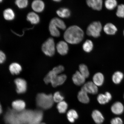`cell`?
Instances as JSON below:
<instances>
[{
	"label": "cell",
	"instance_id": "obj_1",
	"mask_svg": "<svg viewBox=\"0 0 124 124\" xmlns=\"http://www.w3.org/2000/svg\"><path fill=\"white\" fill-rule=\"evenodd\" d=\"M84 36V32L81 28L77 25H72L67 29L63 35V38L66 42L77 44L81 42Z\"/></svg>",
	"mask_w": 124,
	"mask_h": 124
},
{
	"label": "cell",
	"instance_id": "obj_2",
	"mask_svg": "<svg viewBox=\"0 0 124 124\" xmlns=\"http://www.w3.org/2000/svg\"><path fill=\"white\" fill-rule=\"evenodd\" d=\"M54 102L53 95L52 94H46L44 93H40L37 95V106L42 109H47L51 108L53 106Z\"/></svg>",
	"mask_w": 124,
	"mask_h": 124
},
{
	"label": "cell",
	"instance_id": "obj_3",
	"mask_svg": "<svg viewBox=\"0 0 124 124\" xmlns=\"http://www.w3.org/2000/svg\"><path fill=\"white\" fill-rule=\"evenodd\" d=\"M66 26L64 21L60 18H53L49 23V29L50 34L53 37H59L60 35L59 29L64 30L66 29Z\"/></svg>",
	"mask_w": 124,
	"mask_h": 124
},
{
	"label": "cell",
	"instance_id": "obj_4",
	"mask_svg": "<svg viewBox=\"0 0 124 124\" xmlns=\"http://www.w3.org/2000/svg\"><path fill=\"white\" fill-rule=\"evenodd\" d=\"M56 46L54 39L49 38L43 43L41 49L45 55L52 57L55 54Z\"/></svg>",
	"mask_w": 124,
	"mask_h": 124
},
{
	"label": "cell",
	"instance_id": "obj_5",
	"mask_svg": "<svg viewBox=\"0 0 124 124\" xmlns=\"http://www.w3.org/2000/svg\"><path fill=\"white\" fill-rule=\"evenodd\" d=\"M102 29V24L100 22H93L88 26L86 33L89 36L97 38L100 36Z\"/></svg>",
	"mask_w": 124,
	"mask_h": 124
},
{
	"label": "cell",
	"instance_id": "obj_6",
	"mask_svg": "<svg viewBox=\"0 0 124 124\" xmlns=\"http://www.w3.org/2000/svg\"><path fill=\"white\" fill-rule=\"evenodd\" d=\"M18 113L12 108H8L4 117L5 123L7 124H22L18 118Z\"/></svg>",
	"mask_w": 124,
	"mask_h": 124
},
{
	"label": "cell",
	"instance_id": "obj_7",
	"mask_svg": "<svg viewBox=\"0 0 124 124\" xmlns=\"http://www.w3.org/2000/svg\"><path fill=\"white\" fill-rule=\"evenodd\" d=\"M34 111L31 109H24L18 113V117L22 124H29L33 118Z\"/></svg>",
	"mask_w": 124,
	"mask_h": 124
},
{
	"label": "cell",
	"instance_id": "obj_8",
	"mask_svg": "<svg viewBox=\"0 0 124 124\" xmlns=\"http://www.w3.org/2000/svg\"><path fill=\"white\" fill-rule=\"evenodd\" d=\"M16 86V91L18 94H23L25 93L27 90V84L26 80L21 78H17L15 80Z\"/></svg>",
	"mask_w": 124,
	"mask_h": 124
},
{
	"label": "cell",
	"instance_id": "obj_9",
	"mask_svg": "<svg viewBox=\"0 0 124 124\" xmlns=\"http://www.w3.org/2000/svg\"><path fill=\"white\" fill-rule=\"evenodd\" d=\"M56 49L60 55H65L68 54L69 50L68 43L66 41H59L56 46Z\"/></svg>",
	"mask_w": 124,
	"mask_h": 124
},
{
	"label": "cell",
	"instance_id": "obj_10",
	"mask_svg": "<svg viewBox=\"0 0 124 124\" xmlns=\"http://www.w3.org/2000/svg\"><path fill=\"white\" fill-rule=\"evenodd\" d=\"M82 89L84 90L86 92L89 93L95 94L98 92V88L93 82L89 81L85 84Z\"/></svg>",
	"mask_w": 124,
	"mask_h": 124
},
{
	"label": "cell",
	"instance_id": "obj_11",
	"mask_svg": "<svg viewBox=\"0 0 124 124\" xmlns=\"http://www.w3.org/2000/svg\"><path fill=\"white\" fill-rule=\"evenodd\" d=\"M31 8L35 12L40 13L43 11L45 8L44 3L41 0H35L31 4Z\"/></svg>",
	"mask_w": 124,
	"mask_h": 124
},
{
	"label": "cell",
	"instance_id": "obj_12",
	"mask_svg": "<svg viewBox=\"0 0 124 124\" xmlns=\"http://www.w3.org/2000/svg\"><path fill=\"white\" fill-rule=\"evenodd\" d=\"M86 3L88 6L94 10H100L103 6V2L102 0H88Z\"/></svg>",
	"mask_w": 124,
	"mask_h": 124
},
{
	"label": "cell",
	"instance_id": "obj_13",
	"mask_svg": "<svg viewBox=\"0 0 124 124\" xmlns=\"http://www.w3.org/2000/svg\"><path fill=\"white\" fill-rule=\"evenodd\" d=\"M66 76L62 74L60 75H57L54 78L51 82L52 86L54 87L62 85L64 83L66 79Z\"/></svg>",
	"mask_w": 124,
	"mask_h": 124
},
{
	"label": "cell",
	"instance_id": "obj_14",
	"mask_svg": "<svg viewBox=\"0 0 124 124\" xmlns=\"http://www.w3.org/2000/svg\"><path fill=\"white\" fill-rule=\"evenodd\" d=\"M12 109L18 113L25 109L26 104L24 101L17 100L14 101L12 103Z\"/></svg>",
	"mask_w": 124,
	"mask_h": 124
},
{
	"label": "cell",
	"instance_id": "obj_15",
	"mask_svg": "<svg viewBox=\"0 0 124 124\" xmlns=\"http://www.w3.org/2000/svg\"><path fill=\"white\" fill-rule=\"evenodd\" d=\"M111 111L113 114L116 115H120L123 113L124 107L123 104L120 102H116L112 105Z\"/></svg>",
	"mask_w": 124,
	"mask_h": 124
},
{
	"label": "cell",
	"instance_id": "obj_16",
	"mask_svg": "<svg viewBox=\"0 0 124 124\" xmlns=\"http://www.w3.org/2000/svg\"><path fill=\"white\" fill-rule=\"evenodd\" d=\"M43 113L40 110H34V115L31 121L29 124H37L41 123L43 118Z\"/></svg>",
	"mask_w": 124,
	"mask_h": 124
},
{
	"label": "cell",
	"instance_id": "obj_17",
	"mask_svg": "<svg viewBox=\"0 0 124 124\" xmlns=\"http://www.w3.org/2000/svg\"><path fill=\"white\" fill-rule=\"evenodd\" d=\"M72 80L74 84L78 86H80L84 83L85 78L79 71H77L73 76Z\"/></svg>",
	"mask_w": 124,
	"mask_h": 124
},
{
	"label": "cell",
	"instance_id": "obj_18",
	"mask_svg": "<svg viewBox=\"0 0 124 124\" xmlns=\"http://www.w3.org/2000/svg\"><path fill=\"white\" fill-rule=\"evenodd\" d=\"M27 20L32 24H38L40 21L39 16L35 12H31L28 14Z\"/></svg>",
	"mask_w": 124,
	"mask_h": 124
},
{
	"label": "cell",
	"instance_id": "obj_19",
	"mask_svg": "<svg viewBox=\"0 0 124 124\" xmlns=\"http://www.w3.org/2000/svg\"><path fill=\"white\" fill-rule=\"evenodd\" d=\"M92 116L93 120L97 124H101L104 120L103 115L98 110H95L93 111Z\"/></svg>",
	"mask_w": 124,
	"mask_h": 124
},
{
	"label": "cell",
	"instance_id": "obj_20",
	"mask_svg": "<svg viewBox=\"0 0 124 124\" xmlns=\"http://www.w3.org/2000/svg\"><path fill=\"white\" fill-rule=\"evenodd\" d=\"M103 30L107 34L114 35L117 31L116 26L111 23H108L105 24L103 28Z\"/></svg>",
	"mask_w": 124,
	"mask_h": 124
},
{
	"label": "cell",
	"instance_id": "obj_21",
	"mask_svg": "<svg viewBox=\"0 0 124 124\" xmlns=\"http://www.w3.org/2000/svg\"><path fill=\"white\" fill-rule=\"evenodd\" d=\"M104 77L103 74L100 72H98L94 75L93 81L97 86H101L103 85L104 82Z\"/></svg>",
	"mask_w": 124,
	"mask_h": 124
},
{
	"label": "cell",
	"instance_id": "obj_22",
	"mask_svg": "<svg viewBox=\"0 0 124 124\" xmlns=\"http://www.w3.org/2000/svg\"><path fill=\"white\" fill-rule=\"evenodd\" d=\"M78 98L80 102L83 103H88L90 101L88 93L82 89L81 91L78 93Z\"/></svg>",
	"mask_w": 124,
	"mask_h": 124
},
{
	"label": "cell",
	"instance_id": "obj_23",
	"mask_svg": "<svg viewBox=\"0 0 124 124\" xmlns=\"http://www.w3.org/2000/svg\"><path fill=\"white\" fill-rule=\"evenodd\" d=\"M56 13L59 17L62 18H67L70 16L71 12L69 9L65 8H61L56 11Z\"/></svg>",
	"mask_w": 124,
	"mask_h": 124
},
{
	"label": "cell",
	"instance_id": "obj_24",
	"mask_svg": "<svg viewBox=\"0 0 124 124\" xmlns=\"http://www.w3.org/2000/svg\"><path fill=\"white\" fill-rule=\"evenodd\" d=\"M9 69L10 72L13 75H17L19 74L22 70L21 65L17 63H13L9 66Z\"/></svg>",
	"mask_w": 124,
	"mask_h": 124
},
{
	"label": "cell",
	"instance_id": "obj_25",
	"mask_svg": "<svg viewBox=\"0 0 124 124\" xmlns=\"http://www.w3.org/2000/svg\"><path fill=\"white\" fill-rule=\"evenodd\" d=\"M4 17L7 21H12L15 19V14L14 11L11 8H8L5 9L3 13Z\"/></svg>",
	"mask_w": 124,
	"mask_h": 124
},
{
	"label": "cell",
	"instance_id": "obj_26",
	"mask_svg": "<svg viewBox=\"0 0 124 124\" xmlns=\"http://www.w3.org/2000/svg\"><path fill=\"white\" fill-rule=\"evenodd\" d=\"M124 75L120 71H116L113 74L112 80L113 83L116 84H118L120 83L124 78Z\"/></svg>",
	"mask_w": 124,
	"mask_h": 124
},
{
	"label": "cell",
	"instance_id": "obj_27",
	"mask_svg": "<svg viewBox=\"0 0 124 124\" xmlns=\"http://www.w3.org/2000/svg\"><path fill=\"white\" fill-rule=\"evenodd\" d=\"M67 119L71 123H74L76 119L78 118V116L77 111L74 109L70 110L67 114Z\"/></svg>",
	"mask_w": 124,
	"mask_h": 124
},
{
	"label": "cell",
	"instance_id": "obj_28",
	"mask_svg": "<svg viewBox=\"0 0 124 124\" xmlns=\"http://www.w3.org/2000/svg\"><path fill=\"white\" fill-rule=\"evenodd\" d=\"M93 46V44L91 40H87L83 43V48L85 52L89 53L92 51Z\"/></svg>",
	"mask_w": 124,
	"mask_h": 124
},
{
	"label": "cell",
	"instance_id": "obj_29",
	"mask_svg": "<svg viewBox=\"0 0 124 124\" xmlns=\"http://www.w3.org/2000/svg\"><path fill=\"white\" fill-rule=\"evenodd\" d=\"M57 108L59 112L61 114H64L67 109L68 104L65 101H63L58 103Z\"/></svg>",
	"mask_w": 124,
	"mask_h": 124
},
{
	"label": "cell",
	"instance_id": "obj_30",
	"mask_svg": "<svg viewBox=\"0 0 124 124\" xmlns=\"http://www.w3.org/2000/svg\"><path fill=\"white\" fill-rule=\"evenodd\" d=\"M79 72L85 78H87L89 76V72L87 67L85 64H82L79 66Z\"/></svg>",
	"mask_w": 124,
	"mask_h": 124
},
{
	"label": "cell",
	"instance_id": "obj_31",
	"mask_svg": "<svg viewBox=\"0 0 124 124\" xmlns=\"http://www.w3.org/2000/svg\"><path fill=\"white\" fill-rule=\"evenodd\" d=\"M105 5L108 10H112L117 6V1L115 0H107L105 1Z\"/></svg>",
	"mask_w": 124,
	"mask_h": 124
},
{
	"label": "cell",
	"instance_id": "obj_32",
	"mask_svg": "<svg viewBox=\"0 0 124 124\" xmlns=\"http://www.w3.org/2000/svg\"><path fill=\"white\" fill-rule=\"evenodd\" d=\"M57 75L52 70L51 71L46 75L44 79L45 83L46 84L51 83L53 79Z\"/></svg>",
	"mask_w": 124,
	"mask_h": 124
},
{
	"label": "cell",
	"instance_id": "obj_33",
	"mask_svg": "<svg viewBox=\"0 0 124 124\" xmlns=\"http://www.w3.org/2000/svg\"><path fill=\"white\" fill-rule=\"evenodd\" d=\"M97 100L99 103L101 105L106 104L110 101L105 94H100L98 96Z\"/></svg>",
	"mask_w": 124,
	"mask_h": 124
},
{
	"label": "cell",
	"instance_id": "obj_34",
	"mask_svg": "<svg viewBox=\"0 0 124 124\" xmlns=\"http://www.w3.org/2000/svg\"><path fill=\"white\" fill-rule=\"evenodd\" d=\"M28 3L27 0H17L15 1L16 5L20 9H24L27 7Z\"/></svg>",
	"mask_w": 124,
	"mask_h": 124
},
{
	"label": "cell",
	"instance_id": "obj_35",
	"mask_svg": "<svg viewBox=\"0 0 124 124\" xmlns=\"http://www.w3.org/2000/svg\"><path fill=\"white\" fill-rule=\"evenodd\" d=\"M53 98L54 102L58 103L62 101L64 97L60 92L57 91L54 93L53 95Z\"/></svg>",
	"mask_w": 124,
	"mask_h": 124
},
{
	"label": "cell",
	"instance_id": "obj_36",
	"mask_svg": "<svg viewBox=\"0 0 124 124\" xmlns=\"http://www.w3.org/2000/svg\"><path fill=\"white\" fill-rule=\"evenodd\" d=\"M116 15L120 18H124V4H120L118 6Z\"/></svg>",
	"mask_w": 124,
	"mask_h": 124
},
{
	"label": "cell",
	"instance_id": "obj_37",
	"mask_svg": "<svg viewBox=\"0 0 124 124\" xmlns=\"http://www.w3.org/2000/svg\"><path fill=\"white\" fill-rule=\"evenodd\" d=\"M64 70V67L62 65H59L54 67L52 70L55 73L58 75V74L61 73Z\"/></svg>",
	"mask_w": 124,
	"mask_h": 124
},
{
	"label": "cell",
	"instance_id": "obj_38",
	"mask_svg": "<svg viewBox=\"0 0 124 124\" xmlns=\"http://www.w3.org/2000/svg\"><path fill=\"white\" fill-rule=\"evenodd\" d=\"M111 124H123L122 119L120 117H117L113 118L111 121Z\"/></svg>",
	"mask_w": 124,
	"mask_h": 124
},
{
	"label": "cell",
	"instance_id": "obj_39",
	"mask_svg": "<svg viewBox=\"0 0 124 124\" xmlns=\"http://www.w3.org/2000/svg\"><path fill=\"white\" fill-rule=\"evenodd\" d=\"M6 56L5 54L1 50H0V64H2L6 61Z\"/></svg>",
	"mask_w": 124,
	"mask_h": 124
},
{
	"label": "cell",
	"instance_id": "obj_40",
	"mask_svg": "<svg viewBox=\"0 0 124 124\" xmlns=\"http://www.w3.org/2000/svg\"><path fill=\"white\" fill-rule=\"evenodd\" d=\"M105 94L107 96V97H108L109 100L110 101L112 99V96H111L110 93L108 92H106L105 93Z\"/></svg>",
	"mask_w": 124,
	"mask_h": 124
},
{
	"label": "cell",
	"instance_id": "obj_41",
	"mask_svg": "<svg viewBox=\"0 0 124 124\" xmlns=\"http://www.w3.org/2000/svg\"><path fill=\"white\" fill-rule=\"evenodd\" d=\"M2 112V107H1V105L0 103V115L1 114Z\"/></svg>",
	"mask_w": 124,
	"mask_h": 124
},
{
	"label": "cell",
	"instance_id": "obj_42",
	"mask_svg": "<svg viewBox=\"0 0 124 124\" xmlns=\"http://www.w3.org/2000/svg\"><path fill=\"white\" fill-rule=\"evenodd\" d=\"M54 1L56 2H60V1H61V0H54Z\"/></svg>",
	"mask_w": 124,
	"mask_h": 124
},
{
	"label": "cell",
	"instance_id": "obj_43",
	"mask_svg": "<svg viewBox=\"0 0 124 124\" xmlns=\"http://www.w3.org/2000/svg\"><path fill=\"white\" fill-rule=\"evenodd\" d=\"M46 124L45 123H41H41H39V124Z\"/></svg>",
	"mask_w": 124,
	"mask_h": 124
},
{
	"label": "cell",
	"instance_id": "obj_44",
	"mask_svg": "<svg viewBox=\"0 0 124 124\" xmlns=\"http://www.w3.org/2000/svg\"><path fill=\"white\" fill-rule=\"evenodd\" d=\"M2 1L3 0H0V3L2 2Z\"/></svg>",
	"mask_w": 124,
	"mask_h": 124
},
{
	"label": "cell",
	"instance_id": "obj_45",
	"mask_svg": "<svg viewBox=\"0 0 124 124\" xmlns=\"http://www.w3.org/2000/svg\"></svg>",
	"mask_w": 124,
	"mask_h": 124
},
{
	"label": "cell",
	"instance_id": "obj_46",
	"mask_svg": "<svg viewBox=\"0 0 124 124\" xmlns=\"http://www.w3.org/2000/svg\"></svg>",
	"mask_w": 124,
	"mask_h": 124
}]
</instances>
